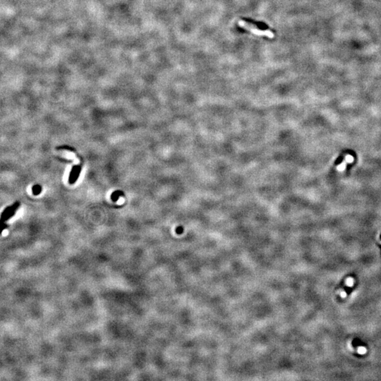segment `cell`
<instances>
[{
    "label": "cell",
    "instance_id": "cell-1",
    "mask_svg": "<svg viewBox=\"0 0 381 381\" xmlns=\"http://www.w3.org/2000/svg\"><path fill=\"white\" fill-rule=\"evenodd\" d=\"M20 206V203L16 201L13 205L10 206H8L4 210L0 216V234L2 233V232L8 227V225H6V222L10 220L13 215L16 213V210Z\"/></svg>",
    "mask_w": 381,
    "mask_h": 381
},
{
    "label": "cell",
    "instance_id": "cell-3",
    "mask_svg": "<svg viewBox=\"0 0 381 381\" xmlns=\"http://www.w3.org/2000/svg\"><path fill=\"white\" fill-rule=\"evenodd\" d=\"M32 189H33V193L35 196H37L42 191L41 187H40V186H39V185H35V186L33 187Z\"/></svg>",
    "mask_w": 381,
    "mask_h": 381
},
{
    "label": "cell",
    "instance_id": "cell-2",
    "mask_svg": "<svg viewBox=\"0 0 381 381\" xmlns=\"http://www.w3.org/2000/svg\"><path fill=\"white\" fill-rule=\"evenodd\" d=\"M239 25L242 28L246 29V30H249L251 31V32L255 33L256 35H265L268 36V38H274V34L272 33L271 31H263V30H260L258 28H255V27L253 26V25L249 24L246 22L243 21H239Z\"/></svg>",
    "mask_w": 381,
    "mask_h": 381
},
{
    "label": "cell",
    "instance_id": "cell-4",
    "mask_svg": "<svg viewBox=\"0 0 381 381\" xmlns=\"http://www.w3.org/2000/svg\"><path fill=\"white\" fill-rule=\"evenodd\" d=\"M346 284L348 286H349V287H351L354 284V279L352 278H348L346 281Z\"/></svg>",
    "mask_w": 381,
    "mask_h": 381
},
{
    "label": "cell",
    "instance_id": "cell-5",
    "mask_svg": "<svg viewBox=\"0 0 381 381\" xmlns=\"http://www.w3.org/2000/svg\"><path fill=\"white\" fill-rule=\"evenodd\" d=\"M366 349H365L364 347H360L359 348H358V352H359L360 354H365L366 353Z\"/></svg>",
    "mask_w": 381,
    "mask_h": 381
},
{
    "label": "cell",
    "instance_id": "cell-6",
    "mask_svg": "<svg viewBox=\"0 0 381 381\" xmlns=\"http://www.w3.org/2000/svg\"><path fill=\"white\" fill-rule=\"evenodd\" d=\"M341 296H342V297H343V298H344V297H345L347 296L346 292H342V293H341Z\"/></svg>",
    "mask_w": 381,
    "mask_h": 381
}]
</instances>
